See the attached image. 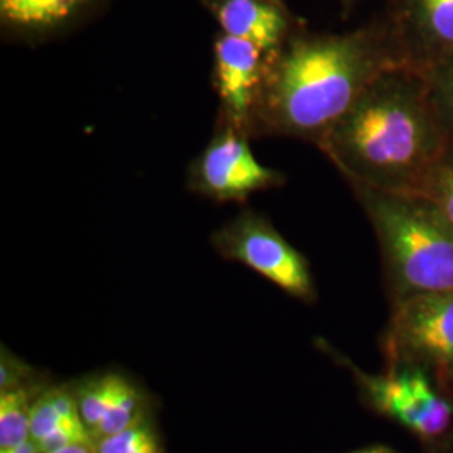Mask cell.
I'll return each mask as SVG.
<instances>
[{"label": "cell", "mask_w": 453, "mask_h": 453, "mask_svg": "<svg viewBox=\"0 0 453 453\" xmlns=\"http://www.w3.org/2000/svg\"><path fill=\"white\" fill-rule=\"evenodd\" d=\"M108 0H0V24L9 39L46 42L74 29Z\"/></svg>", "instance_id": "cell-11"}, {"label": "cell", "mask_w": 453, "mask_h": 453, "mask_svg": "<svg viewBox=\"0 0 453 453\" xmlns=\"http://www.w3.org/2000/svg\"><path fill=\"white\" fill-rule=\"evenodd\" d=\"M440 123L453 146V52L421 71Z\"/></svg>", "instance_id": "cell-17"}, {"label": "cell", "mask_w": 453, "mask_h": 453, "mask_svg": "<svg viewBox=\"0 0 453 453\" xmlns=\"http://www.w3.org/2000/svg\"><path fill=\"white\" fill-rule=\"evenodd\" d=\"M95 453H165L155 415L127 430L93 441Z\"/></svg>", "instance_id": "cell-16"}, {"label": "cell", "mask_w": 453, "mask_h": 453, "mask_svg": "<svg viewBox=\"0 0 453 453\" xmlns=\"http://www.w3.org/2000/svg\"><path fill=\"white\" fill-rule=\"evenodd\" d=\"M420 194L432 200L453 226V146H449L445 157L435 166Z\"/></svg>", "instance_id": "cell-19"}, {"label": "cell", "mask_w": 453, "mask_h": 453, "mask_svg": "<svg viewBox=\"0 0 453 453\" xmlns=\"http://www.w3.org/2000/svg\"><path fill=\"white\" fill-rule=\"evenodd\" d=\"M265 65L267 54L252 42L228 34L215 37L211 84L220 104L219 121L250 134V118Z\"/></svg>", "instance_id": "cell-8"}, {"label": "cell", "mask_w": 453, "mask_h": 453, "mask_svg": "<svg viewBox=\"0 0 453 453\" xmlns=\"http://www.w3.org/2000/svg\"><path fill=\"white\" fill-rule=\"evenodd\" d=\"M114 378L116 372H99L69 381L82 423L91 440L96 437L99 425L108 410V403L113 393Z\"/></svg>", "instance_id": "cell-15"}, {"label": "cell", "mask_w": 453, "mask_h": 453, "mask_svg": "<svg viewBox=\"0 0 453 453\" xmlns=\"http://www.w3.org/2000/svg\"><path fill=\"white\" fill-rule=\"evenodd\" d=\"M437 381H440V387L445 389V391L453 393V372L440 376V378H437Z\"/></svg>", "instance_id": "cell-23"}, {"label": "cell", "mask_w": 453, "mask_h": 453, "mask_svg": "<svg viewBox=\"0 0 453 453\" xmlns=\"http://www.w3.org/2000/svg\"><path fill=\"white\" fill-rule=\"evenodd\" d=\"M0 453H41L39 452V449L34 445L33 441L29 440V441H26V443H22V445H19V447H14V449H4V450H0Z\"/></svg>", "instance_id": "cell-21"}, {"label": "cell", "mask_w": 453, "mask_h": 453, "mask_svg": "<svg viewBox=\"0 0 453 453\" xmlns=\"http://www.w3.org/2000/svg\"><path fill=\"white\" fill-rule=\"evenodd\" d=\"M449 146L423 73L398 65L365 89L318 148L349 185L420 194Z\"/></svg>", "instance_id": "cell-2"}, {"label": "cell", "mask_w": 453, "mask_h": 453, "mask_svg": "<svg viewBox=\"0 0 453 453\" xmlns=\"http://www.w3.org/2000/svg\"><path fill=\"white\" fill-rule=\"evenodd\" d=\"M224 34L252 42L267 56L301 27L282 0H205Z\"/></svg>", "instance_id": "cell-10"}, {"label": "cell", "mask_w": 453, "mask_h": 453, "mask_svg": "<svg viewBox=\"0 0 453 453\" xmlns=\"http://www.w3.org/2000/svg\"><path fill=\"white\" fill-rule=\"evenodd\" d=\"M31 441L41 453L52 452L73 443L93 441L82 423L69 383H49L35 396L31 413Z\"/></svg>", "instance_id": "cell-12"}, {"label": "cell", "mask_w": 453, "mask_h": 453, "mask_svg": "<svg viewBox=\"0 0 453 453\" xmlns=\"http://www.w3.org/2000/svg\"><path fill=\"white\" fill-rule=\"evenodd\" d=\"M380 245L391 308L453 289V226L421 194L351 185Z\"/></svg>", "instance_id": "cell-3"}, {"label": "cell", "mask_w": 453, "mask_h": 453, "mask_svg": "<svg viewBox=\"0 0 453 453\" xmlns=\"http://www.w3.org/2000/svg\"><path fill=\"white\" fill-rule=\"evenodd\" d=\"M383 22L403 65L423 71L453 52V0H388Z\"/></svg>", "instance_id": "cell-9"}, {"label": "cell", "mask_w": 453, "mask_h": 453, "mask_svg": "<svg viewBox=\"0 0 453 453\" xmlns=\"http://www.w3.org/2000/svg\"><path fill=\"white\" fill-rule=\"evenodd\" d=\"M49 453H95V449H93V441H82V443H73Z\"/></svg>", "instance_id": "cell-20"}, {"label": "cell", "mask_w": 453, "mask_h": 453, "mask_svg": "<svg viewBox=\"0 0 453 453\" xmlns=\"http://www.w3.org/2000/svg\"><path fill=\"white\" fill-rule=\"evenodd\" d=\"M211 245L222 259L256 271L294 299L304 304L318 301L316 282L306 256L259 211H239L211 232Z\"/></svg>", "instance_id": "cell-5"}, {"label": "cell", "mask_w": 453, "mask_h": 453, "mask_svg": "<svg viewBox=\"0 0 453 453\" xmlns=\"http://www.w3.org/2000/svg\"><path fill=\"white\" fill-rule=\"evenodd\" d=\"M49 378L29 363L14 355L5 344L0 348V391L17 388L41 389L48 387Z\"/></svg>", "instance_id": "cell-18"}, {"label": "cell", "mask_w": 453, "mask_h": 453, "mask_svg": "<svg viewBox=\"0 0 453 453\" xmlns=\"http://www.w3.org/2000/svg\"><path fill=\"white\" fill-rule=\"evenodd\" d=\"M351 453H400L396 452V450H393L391 447H387V445H372V447H366V449H361V450H357V452Z\"/></svg>", "instance_id": "cell-22"}, {"label": "cell", "mask_w": 453, "mask_h": 453, "mask_svg": "<svg viewBox=\"0 0 453 453\" xmlns=\"http://www.w3.org/2000/svg\"><path fill=\"white\" fill-rule=\"evenodd\" d=\"M153 415V398L146 393L145 388L133 381L128 374L116 372L108 410L93 441L97 438L108 437L121 430H127Z\"/></svg>", "instance_id": "cell-13"}, {"label": "cell", "mask_w": 453, "mask_h": 453, "mask_svg": "<svg viewBox=\"0 0 453 453\" xmlns=\"http://www.w3.org/2000/svg\"><path fill=\"white\" fill-rule=\"evenodd\" d=\"M355 2H357V0H341V5H342V11H344V14H348V12L353 9Z\"/></svg>", "instance_id": "cell-24"}, {"label": "cell", "mask_w": 453, "mask_h": 453, "mask_svg": "<svg viewBox=\"0 0 453 453\" xmlns=\"http://www.w3.org/2000/svg\"><path fill=\"white\" fill-rule=\"evenodd\" d=\"M387 366H418L440 378L453 372V289L423 294L391 308L381 336Z\"/></svg>", "instance_id": "cell-6"}, {"label": "cell", "mask_w": 453, "mask_h": 453, "mask_svg": "<svg viewBox=\"0 0 453 453\" xmlns=\"http://www.w3.org/2000/svg\"><path fill=\"white\" fill-rule=\"evenodd\" d=\"M250 134L217 119L205 148L187 168V188L217 203H245L257 192L286 185V175L256 158Z\"/></svg>", "instance_id": "cell-7"}, {"label": "cell", "mask_w": 453, "mask_h": 453, "mask_svg": "<svg viewBox=\"0 0 453 453\" xmlns=\"http://www.w3.org/2000/svg\"><path fill=\"white\" fill-rule=\"evenodd\" d=\"M338 365L355 378L359 398L372 413L398 423L418 438L428 453H441L453 432L450 393L434 385L428 370L418 366H393L381 374H368L342 357L329 342L316 341Z\"/></svg>", "instance_id": "cell-4"}, {"label": "cell", "mask_w": 453, "mask_h": 453, "mask_svg": "<svg viewBox=\"0 0 453 453\" xmlns=\"http://www.w3.org/2000/svg\"><path fill=\"white\" fill-rule=\"evenodd\" d=\"M403 65L383 19L355 31L299 27L267 56L250 118V136H280L319 146L381 73Z\"/></svg>", "instance_id": "cell-1"}, {"label": "cell", "mask_w": 453, "mask_h": 453, "mask_svg": "<svg viewBox=\"0 0 453 453\" xmlns=\"http://www.w3.org/2000/svg\"><path fill=\"white\" fill-rule=\"evenodd\" d=\"M41 389L0 391V450L14 449L31 440V413Z\"/></svg>", "instance_id": "cell-14"}]
</instances>
